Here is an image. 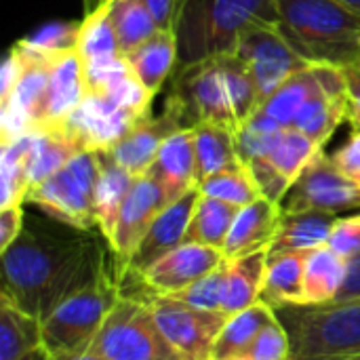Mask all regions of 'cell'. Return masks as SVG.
<instances>
[{"label": "cell", "instance_id": "d590c367", "mask_svg": "<svg viewBox=\"0 0 360 360\" xmlns=\"http://www.w3.org/2000/svg\"><path fill=\"white\" fill-rule=\"evenodd\" d=\"M196 190L202 196H211V198L230 202L238 209L245 205H251L253 200L264 196L257 179L253 177L251 169L245 162L234 169H228V171H221V173H215V175L202 179L196 186Z\"/></svg>", "mask_w": 360, "mask_h": 360}, {"label": "cell", "instance_id": "484cf974", "mask_svg": "<svg viewBox=\"0 0 360 360\" xmlns=\"http://www.w3.org/2000/svg\"><path fill=\"white\" fill-rule=\"evenodd\" d=\"M268 255L270 249H264L236 259H226V297H224L226 316L238 314L262 300Z\"/></svg>", "mask_w": 360, "mask_h": 360}, {"label": "cell", "instance_id": "b9f144b4", "mask_svg": "<svg viewBox=\"0 0 360 360\" xmlns=\"http://www.w3.org/2000/svg\"><path fill=\"white\" fill-rule=\"evenodd\" d=\"M23 226H25L23 207L0 209V253L15 243V238L21 234Z\"/></svg>", "mask_w": 360, "mask_h": 360}, {"label": "cell", "instance_id": "ffe728a7", "mask_svg": "<svg viewBox=\"0 0 360 360\" xmlns=\"http://www.w3.org/2000/svg\"><path fill=\"white\" fill-rule=\"evenodd\" d=\"M314 86H316V76L310 65L308 70L291 76L285 84H281L245 124H253L257 129L272 131V133L291 129L302 108L306 105L308 97L312 95Z\"/></svg>", "mask_w": 360, "mask_h": 360}, {"label": "cell", "instance_id": "e0dca14e", "mask_svg": "<svg viewBox=\"0 0 360 360\" xmlns=\"http://www.w3.org/2000/svg\"><path fill=\"white\" fill-rule=\"evenodd\" d=\"M198 196H200V192L192 190L186 196H181L179 200L167 205L160 211V215L154 219L148 234L143 236L139 249L135 251V255H133V259H131L124 274H141V272H146L160 257H165L167 253L175 251L177 247H181L186 243V234H188V228H190ZM116 278H120V276H116Z\"/></svg>", "mask_w": 360, "mask_h": 360}, {"label": "cell", "instance_id": "30bf717a", "mask_svg": "<svg viewBox=\"0 0 360 360\" xmlns=\"http://www.w3.org/2000/svg\"><path fill=\"white\" fill-rule=\"evenodd\" d=\"M141 302L150 308L158 329L184 360H211L217 335L228 316L224 312L198 310L175 295L143 293Z\"/></svg>", "mask_w": 360, "mask_h": 360}, {"label": "cell", "instance_id": "d6986e66", "mask_svg": "<svg viewBox=\"0 0 360 360\" xmlns=\"http://www.w3.org/2000/svg\"><path fill=\"white\" fill-rule=\"evenodd\" d=\"M148 175L158 181L167 205L196 190V152L192 127L179 129L162 143Z\"/></svg>", "mask_w": 360, "mask_h": 360}, {"label": "cell", "instance_id": "7402d4cb", "mask_svg": "<svg viewBox=\"0 0 360 360\" xmlns=\"http://www.w3.org/2000/svg\"><path fill=\"white\" fill-rule=\"evenodd\" d=\"M135 175L122 169L108 152H99V175L95 186V221L103 240L108 243L114 234L120 209L135 184Z\"/></svg>", "mask_w": 360, "mask_h": 360}, {"label": "cell", "instance_id": "4fadbf2b", "mask_svg": "<svg viewBox=\"0 0 360 360\" xmlns=\"http://www.w3.org/2000/svg\"><path fill=\"white\" fill-rule=\"evenodd\" d=\"M139 118L105 93L86 91L84 101L61 127L80 150L108 152Z\"/></svg>", "mask_w": 360, "mask_h": 360}, {"label": "cell", "instance_id": "ac0fdd59", "mask_svg": "<svg viewBox=\"0 0 360 360\" xmlns=\"http://www.w3.org/2000/svg\"><path fill=\"white\" fill-rule=\"evenodd\" d=\"M283 219V205L266 196L238 209L224 245V257L236 259L270 249Z\"/></svg>", "mask_w": 360, "mask_h": 360}, {"label": "cell", "instance_id": "7a4b0ae2", "mask_svg": "<svg viewBox=\"0 0 360 360\" xmlns=\"http://www.w3.org/2000/svg\"><path fill=\"white\" fill-rule=\"evenodd\" d=\"M278 23L276 0H181L175 21L179 65L234 53L253 23Z\"/></svg>", "mask_w": 360, "mask_h": 360}, {"label": "cell", "instance_id": "bcb514c9", "mask_svg": "<svg viewBox=\"0 0 360 360\" xmlns=\"http://www.w3.org/2000/svg\"><path fill=\"white\" fill-rule=\"evenodd\" d=\"M63 360H108L105 356H101V354H97V352H93V350H84V352H80V354H74V356H70V359H63Z\"/></svg>", "mask_w": 360, "mask_h": 360}, {"label": "cell", "instance_id": "d6a6232c", "mask_svg": "<svg viewBox=\"0 0 360 360\" xmlns=\"http://www.w3.org/2000/svg\"><path fill=\"white\" fill-rule=\"evenodd\" d=\"M236 213H238V207L200 194L194 207L188 234H186V243H198V245H207V247L224 251V245H226V238L230 234Z\"/></svg>", "mask_w": 360, "mask_h": 360}, {"label": "cell", "instance_id": "8992f818", "mask_svg": "<svg viewBox=\"0 0 360 360\" xmlns=\"http://www.w3.org/2000/svg\"><path fill=\"white\" fill-rule=\"evenodd\" d=\"M99 175V152L82 150L65 162L55 175L30 190L25 202L38 207L44 215L76 230H93L95 186Z\"/></svg>", "mask_w": 360, "mask_h": 360}, {"label": "cell", "instance_id": "52a82bcc", "mask_svg": "<svg viewBox=\"0 0 360 360\" xmlns=\"http://www.w3.org/2000/svg\"><path fill=\"white\" fill-rule=\"evenodd\" d=\"M89 350L108 360H184L158 329L150 308L129 295H118Z\"/></svg>", "mask_w": 360, "mask_h": 360}, {"label": "cell", "instance_id": "8fae6325", "mask_svg": "<svg viewBox=\"0 0 360 360\" xmlns=\"http://www.w3.org/2000/svg\"><path fill=\"white\" fill-rule=\"evenodd\" d=\"M285 211H327L342 213L360 209V186L352 181L333 158L321 152L297 177L287 198Z\"/></svg>", "mask_w": 360, "mask_h": 360}, {"label": "cell", "instance_id": "6da1fadb", "mask_svg": "<svg viewBox=\"0 0 360 360\" xmlns=\"http://www.w3.org/2000/svg\"><path fill=\"white\" fill-rule=\"evenodd\" d=\"M103 266V253L84 230L25 215L15 243L2 251V295L40 323Z\"/></svg>", "mask_w": 360, "mask_h": 360}, {"label": "cell", "instance_id": "83f0119b", "mask_svg": "<svg viewBox=\"0 0 360 360\" xmlns=\"http://www.w3.org/2000/svg\"><path fill=\"white\" fill-rule=\"evenodd\" d=\"M340 215L327 211H285L270 251H312L329 243Z\"/></svg>", "mask_w": 360, "mask_h": 360}, {"label": "cell", "instance_id": "e575fe53", "mask_svg": "<svg viewBox=\"0 0 360 360\" xmlns=\"http://www.w3.org/2000/svg\"><path fill=\"white\" fill-rule=\"evenodd\" d=\"M110 19L124 57L160 30L141 0H112Z\"/></svg>", "mask_w": 360, "mask_h": 360}, {"label": "cell", "instance_id": "4316f807", "mask_svg": "<svg viewBox=\"0 0 360 360\" xmlns=\"http://www.w3.org/2000/svg\"><path fill=\"white\" fill-rule=\"evenodd\" d=\"M348 276V262L329 245L306 251L304 306H321L338 300Z\"/></svg>", "mask_w": 360, "mask_h": 360}, {"label": "cell", "instance_id": "4dcf8cb0", "mask_svg": "<svg viewBox=\"0 0 360 360\" xmlns=\"http://www.w3.org/2000/svg\"><path fill=\"white\" fill-rule=\"evenodd\" d=\"M112 0H99L93 8L86 11L84 19L80 21V38H78V55L84 65L124 57L120 53L112 19H110Z\"/></svg>", "mask_w": 360, "mask_h": 360}, {"label": "cell", "instance_id": "603a6c76", "mask_svg": "<svg viewBox=\"0 0 360 360\" xmlns=\"http://www.w3.org/2000/svg\"><path fill=\"white\" fill-rule=\"evenodd\" d=\"M306 251H270L262 300L274 310L304 306Z\"/></svg>", "mask_w": 360, "mask_h": 360}, {"label": "cell", "instance_id": "ba28073f", "mask_svg": "<svg viewBox=\"0 0 360 360\" xmlns=\"http://www.w3.org/2000/svg\"><path fill=\"white\" fill-rule=\"evenodd\" d=\"M171 97L179 103L188 127L196 122H217L234 129L236 133L240 129L234 114L224 55L179 65Z\"/></svg>", "mask_w": 360, "mask_h": 360}, {"label": "cell", "instance_id": "60d3db41", "mask_svg": "<svg viewBox=\"0 0 360 360\" xmlns=\"http://www.w3.org/2000/svg\"><path fill=\"white\" fill-rule=\"evenodd\" d=\"M331 158L344 175H348L360 186V131H352L348 141L342 148H338L335 154H331Z\"/></svg>", "mask_w": 360, "mask_h": 360}, {"label": "cell", "instance_id": "277c9868", "mask_svg": "<svg viewBox=\"0 0 360 360\" xmlns=\"http://www.w3.org/2000/svg\"><path fill=\"white\" fill-rule=\"evenodd\" d=\"M276 312L291 340V360L360 356V300L285 306Z\"/></svg>", "mask_w": 360, "mask_h": 360}, {"label": "cell", "instance_id": "74e56055", "mask_svg": "<svg viewBox=\"0 0 360 360\" xmlns=\"http://www.w3.org/2000/svg\"><path fill=\"white\" fill-rule=\"evenodd\" d=\"M175 297H179L181 302L198 308V310H207V312H224V297H226V262L221 266H217L215 270H211L209 274H205L202 278H198L194 285H190L188 289H184L181 293H177Z\"/></svg>", "mask_w": 360, "mask_h": 360}, {"label": "cell", "instance_id": "9c48e42d", "mask_svg": "<svg viewBox=\"0 0 360 360\" xmlns=\"http://www.w3.org/2000/svg\"><path fill=\"white\" fill-rule=\"evenodd\" d=\"M234 55L247 65L262 103L291 76L314 65L289 42L278 23L268 21L247 27L236 42Z\"/></svg>", "mask_w": 360, "mask_h": 360}, {"label": "cell", "instance_id": "f1b7e54d", "mask_svg": "<svg viewBox=\"0 0 360 360\" xmlns=\"http://www.w3.org/2000/svg\"><path fill=\"white\" fill-rule=\"evenodd\" d=\"M40 321L21 310L11 297L0 295V360H21L40 350Z\"/></svg>", "mask_w": 360, "mask_h": 360}, {"label": "cell", "instance_id": "836d02e7", "mask_svg": "<svg viewBox=\"0 0 360 360\" xmlns=\"http://www.w3.org/2000/svg\"><path fill=\"white\" fill-rule=\"evenodd\" d=\"M32 133L15 141L0 143V209L23 207L27 198L30 192L27 154H30Z\"/></svg>", "mask_w": 360, "mask_h": 360}, {"label": "cell", "instance_id": "7bdbcfd3", "mask_svg": "<svg viewBox=\"0 0 360 360\" xmlns=\"http://www.w3.org/2000/svg\"><path fill=\"white\" fill-rule=\"evenodd\" d=\"M346 78V95H348V120L354 131H360V61L342 68Z\"/></svg>", "mask_w": 360, "mask_h": 360}, {"label": "cell", "instance_id": "ab89813d", "mask_svg": "<svg viewBox=\"0 0 360 360\" xmlns=\"http://www.w3.org/2000/svg\"><path fill=\"white\" fill-rule=\"evenodd\" d=\"M340 257L346 262L354 259L360 255V213L338 217L327 243Z\"/></svg>", "mask_w": 360, "mask_h": 360}, {"label": "cell", "instance_id": "7dc6e473", "mask_svg": "<svg viewBox=\"0 0 360 360\" xmlns=\"http://www.w3.org/2000/svg\"><path fill=\"white\" fill-rule=\"evenodd\" d=\"M340 4H344L346 8H350L352 13L360 15V0H338Z\"/></svg>", "mask_w": 360, "mask_h": 360}, {"label": "cell", "instance_id": "f35d334b", "mask_svg": "<svg viewBox=\"0 0 360 360\" xmlns=\"http://www.w3.org/2000/svg\"><path fill=\"white\" fill-rule=\"evenodd\" d=\"M243 360H291V340L281 319L257 335Z\"/></svg>", "mask_w": 360, "mask_h": 360}, {"label": "cell", "instance_id": "2e32d148", "mask_svg": "<svg viewBox=\"0 0 360 360\" xmlns=\"http://www.w3.org/2000/svg\"><path fill=\"white\" fill-rule=\"evenodd\" d=\"M86 97L84 63L76 51H70L51 63L46 91L40 103L36 131L40 129H61L74 110Z\"/></svg>", "mask_w": 360, "mask_h": 360}, {"label": "cell", "instance_id": "c3c4849f", "mask_svg": "<svg viewBox=\"0 0 360 360\" xmlns=\"http://www.w3.org/2000/svg\"><path fill=\"white\" fill-rule=\"evenodd\" d=\"M21 360H51L44 352H42V348L40 350H36V352H32V354H27L25 359H21Z\"/></svg>", "mask_w": 360, "mask_h": 360}, {"label": "cell", "instance_id": "8d00e7d4", "mask_svg": "<svg viewBox=\"0 0 360 360\" xmlns=\"http://www.w3.org/2000/svg\"><path fill=\"white\" fill-rule=\"evenodd\" d=\"M78 38H80V21H53L34 30L19 42L32 53L55 59L70 51H76Z\"/></svg>", "mask_w": 360, "mask_h": 360}, {"label": "cell", "instance_id": "3957f363", "mask_svg": "<svg viewBox=\"0 0 360 360\" xmlns=\"http://www.w3.org/2000/svg\"><path fill=\"white\" fill-rule=\"evenodd\" d=\"M276 6L278 27L310 63H359L360 15L338 0H276Z\"/></svg>", "mask_w": 360, "mask_h": 360}, {"label": "cell", "instance_id": "f6af8a7d", "mask_svg": "<svg viewBox=\"0 0 360 360\" xmlns=\"http://www.w3.org/2000/svg\"><path fill=\"white\" fill-rule=\"evenodd\" d=\"M352 300H360V255L348 262V276L335 302H352Z\"/></svg>", "mask_w": 360, "mask_h": 360}, {"label": "cell", "instance_id": "5b68a950", "mask_svg": "<svg viewBox=\"0 0 360 360\" xmlns=\"http://www.w3.org/2000/svg\"><path fill=\"white\" fill-rule=\"evenodd\" d=\"M118 295V281L108 274L103 264L82 289L65 297L40 323L42 352L51 360H63L89 350Z\"/></svg>", "mask_w": 360, "mask_h": 360}, {"label": "cell", "instance_id": "681fc988", "mask_svg": "<svg viewBox=\"0 0 360 360\" xmlns=\"http://www.w3.org/2000/svg\"><path fill=\"white\" fill-rule=\"evenodd\" d=\"M348 360H360V356H354V359H348Z\"/></svg>", "mask_w": 360, "mask_h": 360}, {"label": "cell", "instance_id": "cb8c5ba5", "mask_svg": "<svg viewBox=\"0 0 360 360\" xmlns=\"http://www.w3.org/2000/svg\"><path fill=\"white\" fill-rule=\"evenodd\" d=\"M274 321H278V312L264 300L238 314L228 316L221 333L215 340L211 360H243L257 335Z\"/></svg>", "mask_w": 360, "mask_h": 360}, {"label": "cell", "instance_id": "d4e9b609", "mask_svg": "<svg viewBox=\"0 0 360 360\" xmlns=\"http://www.w3.org/2000/svg\"><path fill=\"white\" fill-rule=\"evenodd\" d=\"M192 131L196 152V186L215 173L243 165L234 129L217 122H196L192 124Z\"/></svg>", "mask_w": 360, "mask_h": 360}, {"label": "cell", "instance_id": "ee69618b", "mask_svg": "<svg viewBox=\"0 0 360 360\" xmlns=\"http://www.w3.org/2000/svg\"><path fill=\"white\" fill-rule=\"evenodd\" d=\"M160 30H175L181 0H141Z\"/></svg>", "mask_w": 360, "mask_h": 360}, {"label": "cell", "instance_id": "44dd1931", "mask_svg": "<svg viewBox=\"0 0 360 360\" xmlns=\"http://www.w3.org/2000/svg\"><path fill=\"white\" fill-rule=\"evenodd\" d=\"M127 61L137 80L152 95H156L179 63V44L175 30H158L131 55H127Z\"/></svg>", "mask_w": 360, "mask_h": 360}, {"label": "cell", "instance_id": "1f68e13d", "mask_svg": "<svg viewBox=\"0 0 360 360\" xmlns=\"http://www.w3.org/2000/svg\"><path fill=\"white\" fill-rule=\"evenodd\" d=\"M323 152V148L314 141V139H310L306 133H302L300 129H283L278 135H276V139H274V143H272V148H270V152H268V156H266V160L272 165V169L293 188V184L297 181V177L304 173V169L319 156Z\"/></svg>", "mask_w": 360, "mask_h": 360}, {"label": "cell", "instance_id": "f546056e", "mask_svg": "<svg viewBox=\"0 0 360 360\" xmlns=\"http://www.w3.org/2000/svg\"><path fill=\"white\" fill-rule=\"evenodd\" d=\"M78 152H82L76 141L63 129H40L32 133L30 154H27V175L30 190L55 175L65 162H70ZM30 194V192H27Z\"/></svg>", "mask_w": 360, "mask_h": 360}, {"label": "cell", "instance_id": "9a60e30c", "mask_svg": "<svg viewBox=\"0 0 360 360\" xmlns=\"http://www.w3.org/2000/svg\"><path fill=\"white\" fill-rule=\"evenodd\" d=\"M224 262L226 257L221 249H213L198 243H184L137 276L152 293L177 295Z\"/></svg>", "mask_w": 360, "mask_h": 360}, {"label": "cell", "instance_id": "7c38bea8", "mask_svg": "<svg viewBox=\"0 0 360 360\" xmlns=\"http://www.w3.org/2000/svg\"><path fill=\"white\" fill-rule=\"evenodd\" d=\"M167 207V198L158 186V181L150 175H141L135 179L114 228L108 247L114 255L116 272L114 276H122L139 249L143 236L148 234L154 219Z\"/></svg>", "mask_w": 360, "mask_h": 360}, {"label": "cell", "instance_id": "5bb4252c", "mask_svg": "<svg viewBox=\"0 0 360 360\" xmlns=\"http://www.w3.org/2000/svg\"><path fill=\"white\" fill-rule=\"evenodd\" d=\"M186 127H188V122L184 118L179 103L169 95L162 114L152 116V112H150L143 118H139L108 150V154L114 158V162H118L131 175H135V177L148 175V171L152 169L162 143L173 133H177L179 129H186Z\"/></svg>", "mask_w": 360, "mask_h": 360}]
</instances>
